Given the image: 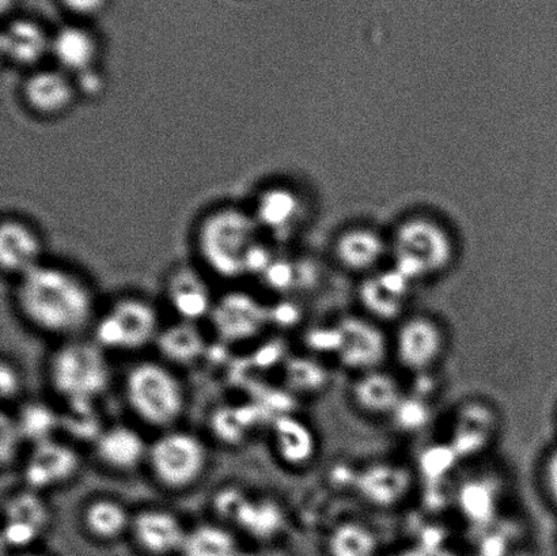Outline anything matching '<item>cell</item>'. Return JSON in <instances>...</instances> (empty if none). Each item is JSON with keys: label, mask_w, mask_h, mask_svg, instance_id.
<instances>
[{"label": "cell", "mask_w": 557, "mask_h": 556, "mask_svg": "<svg viewBox=\"0 0 557 556\" xmlns=\"http://www.w3.org/2000/svg\"><path fill=\"white\" fill-rule=\"evenodd\" d=\"M209 462V446L198 434L173 428L150 441L146 467L158 486L184 493L203 479Z\"/></svg>", "instance_id": "277c9868"}, {"label": "cell", "mask_w": 557, "mask_h": 556, "mask_svg": "<svg viewBox=\"0 0 557 556\" xmlns=\"http://www.w3.org/2000/svg\"><path fill=\"white\" fill-rule=\"evenodd\" d=\"M14 556H47V555H44L41 553L32 552V549H29V552L15 553Z\"/></svg>", "instance_id": "d590c367"}, {"label": "cell", "mask_w": 557, "mask_h": 556, "mask_svg": "<svg viewBox=\"0 0 557 556\" xmlns=\"http://www.w3.org/2000/svg\"><path fill=\"white\" fill-rule=\"evenodd\" d=\"M76 92L84 97H98L106 90V78L96 67L73 76Z\"/></svg>", "instance_id": "1f68e13d"}, {"label": "cell", "mask_w": 557, "mask_h": 556, "mask_svg": "<svg viewBox=\"0 0 557 556\" xmlns=\"http://www.w3.org/2000/svg\"><path fill=\"white\" fill-rule=\"evenodd\" d=\"M272 444L277 459L293 470L308 466L317 454L313 430L289 413H283L272 423Z\"/></svg>", "instance_id": "ac0fdd59"}, {"label": "cell", "mask_w": 557, "mask_h": 556, "mask_svg": "<svg viewBox=\"0 0 557 556\" xmlns=\"http://www.w3.org/2000/svg\"><path fill=\"white\" fill-rule=\"evenodd\" d=\"M22 443H24V438H22L20 430L16 428L14 416L3 412L2 422H0V446H2L4 470L9 465H13Z\"/></svg>", "instance_id": "f1b7e54d"}, {"label": "cell", "mask_w": 557, "mask_h": 556, "mask_svg": "<svg viewBox=\"0 0 557 556\" xmlns=\"http://www.w3.org/2000/svg\"><path fill=\"white\" fill-rule=\"evenodd\" d=\"M166 297L178 320L189 323L210 318L215 304L203 277L187 269L174 272L168 283Z\"/></svg>", "instance_id": "e0dca14e"}, {"label": "cell", "mask_w": 557, "mask_h": 556, "mask_svg": "<svg viewBox=\"0 0 557 556\" xmlns=\"http://www.w3.org/2000/svg\"><path fill=\"white\" fill-rule=\"evenodd\" d=\"M404 391L395 375L382 369L359 374L352 385V399L370 417H392L404 400Z\"/></svg>", "instance_id": "2e32d148"}, {"label": "cell", "mask_w": 557, "mask_h": 556, "mask_svg": "<svg viewBox=\"0 0 557 556\" xmlns=\"http://www.w3.org/2000/svg\"><path fill=\"white\" fill-rule=\"evenodd\" d=\"M133 514L122 501L100 495L87 501L81 511V524L95 541L111 543L129 533Z\"/></svg>", "instance_id": "ffe728a7"}, {"label": "cell", "mask_w": 557, "mask_h": 556, "mask_svg": "<svg viewBox=\"0 0 557 556\" xmlns=\"http://www.w3.org/2000/svg\"><path fill=\"white\" fill-rule=\"evenodd\" d=\"M238 539L225 522H198L189 527L180 556H239Z\"/></svg>", "instance_id": "cb8c5ba5"}, {"label": "cell", "mask_w": 557, "mask_h": 556, "mask_svg": "<svg viewBox=\"0 0 557 556\" xmlns=\"http://www.w3.org/2000/svg\"><path fill=\"white\" fill-rule=\"evenodd\" d=\"M379 547L375 533L358 521L342 522L326 539L327 556H376Z\"/></svg>", "instance_id": "484cf974"}, {"label": "cell", "mask_w": 557, "mask_h": 556, "mask_svg": "<svg viewBox=\"0 0 557 556\" xmlns=\"http://www.w3.org/2000/svg\"><path fill=\"white\" fill-rule=\"evenodd\" d=\"M51 37L36 22L16 20L2 33L3 58L18 67H35L51 54Z\"/></svg>", "instance_id": "d6986e66"}, {"label": "cell", "mask_w": 557, "mask_h": 556, "mask_svg": "<svg viewBox=\"0 0 557 556\" xmlns=\"http://www.w3.org/2000/svg\"><path fill=\"white\" fill-rule=\"evenodd\" d=\"M14 301L26 324L60 342L84 336L98 314L90 283L62 265L40 263L16 277Z\"/></svg>", "instance_id": "6da1fadb"}, {"label": "cell", "mask_w": 557, "mask_h": 556, "mask_svg": "<svg viewBox=\"0 0 557 556\" xmlns=\"http://www.w3.org/2000/svg\"><path fill=\"white\" fill-rule=\"evenodd\" d=\"M22 383L24 381L18 367L9 358H3L0 365V394L3 401L15 400L21 394Z\"/></svg>", "instance_id": "4dcf8cb0"}, {"label": "cell", "mask_w": 557, "mask_h": 556, "mask_svg": "<svg viewBox=\"0 0 557 556\" xmlns=\"http://www.w3.org/2000/svg\"><path fill=\"white\" fill-rule=\"evenodd\" d=\"M258 222L247 212L237 209L212 212L199 231L201 258L223 277L247 274V259L258 243Z\"/></svg>", "instance_id": "5b68a950"}, {"label": "cell", "mask_w": 557, "mask_h": 556, "mask_svg": "<svg viewBox=\"0 0 557 556\" xmlns=\"http://www.w3.org/2000/svg\"><path fill=\"white\" fill-rule=\"evenodd\" d=\"M14 419L22 438L32 445L57 437L54 433L60 427L58 413L42 401H30L21 406Z\"/></svg>", "instance_id": "4316f807"}, {"label": "cell", "mask_w": 557, "mask_h": 556, "mask_svg": "<svg viewBox=\"0 0 557 556\" xmlns=\"http://www.w3.org/2000/svg\"><path fill=\"white\" fill-rule=\"evenodd\" d=\"M232 522L256 541L271 542L283 531L286 516L276 501L248 494Z\"/></svg>", "instance_id": "603a6c76"}, {"label": "cell", "mask_w": 557, "mask_h": 556, "mask_svg": "<svg viewBox=\"0 0 557 556\" xmlns=\"http://www.w3.org/2000/svg\"><path fill=\"white\" fill-rule=\"evenodd\" d=\"M293 210L294 200L286 190L271 189L269 193L260 195L253 217L259 227L281 231L286 225Z\"/></svg>", "instance_id": "83f0119b"}, {"label": "cell", "mask_w": 557, "mask_h": 556, "mask_svg": "<svg viewBox=\"0 0 557 556\" xmlns=\"http://www.w3.org/2000/svg\"><path fill=\"white\" fill-rule=\"evenodd\" d=\"M27 108L42 118H57L73 106L76 92L73 76L62 70H37L22 86Z\"/></svg>", "instance_id": "5bb4252c"}, {"label": "cell", "mask_w": 557, "mask_h": 556, "mask_svg": "<svg viewBox=\"0 0 557 556\" xmlns=\"http://www.w3.org/2000/svg\"><path fill=\"white\" fill-rule=\"evenodd\" d=\"M188 527L173 510L147 506L134 511L129 535L136 546L150 556H169L182 552Z\"/></svg>", "instance_id": "8fae6325"}, {"label": "cell", "mask_w": 557, "mask_h": 556, "mask_svg": "<svg viewBox=\"0 0 557 556\" xmlns=\"http://www.w3.org/2000/svg\"><path fill=\"white\" fill-rule=\"evenodd\" d=\"M123 396L134 417L160 433L176 428L187 408L182 378L161 358L131 365L123 378Z\"/></svg>", "instance_id": "3957f363"}, {"label": "cell", "mask_w": 557, "mask_h": 556, "mask_svg": "<svg viewBox=\"0 0 557 556\" xmlns=\"http://www.w3.org/2000/svg\"><path fill=\"white\" fill-rule=\"evenodd\" d=\"M51 522L52 510L42 493L27 487L11 493L3 503V544L15 553L29 552Z\"/></svg>", "instance_id": "ba28073f"}, {"label": "cell", "mask_w": 557, "mask_h": 556, "mask_svg": "<svg viewBox=\"0 0 557 556\" xmlns=\"http://www.w3.org/2000/svg\"><path fill=\"white\" fill-rule=\"evenodd\" d=\"M544 484L550 499L557 505V449H555L553 454L548 456L547 461H545Z\"/></svg>", "instance_id": "d6a6232c"}, {"label": "cell", "mask_w": 557, "mask_h": 556, "mask_svg": "<svg viewBox=\"0 0 557 556\" xmlns=\"http://www.w3.org/2000/svg\"><path fill=\"white\" fill-rule=\"evenodd\" d=\"M162 361L172 367H188L203 356L207 341L198 323L178 320L177 324L162 326L156 345Z\"/></svg>", "instance_id": "7402d4cb"}, {"label": "cell", "mask_w": 557, "mask_h": 556, "mask_svg": "<svg viewBox=\"0 0 557 556\" xmlns=\"http://www.w3.org/2000/svg\"><path fill=\"white\" fill-rule=\"evenodd\" d=\"M82 459L74 445L57 437L30 446L22 462L25 487L46 494L78 477Z\"/></svg>", "instance_id": "52a82bcc"}, {"label": "cell", "mask_w": 557, "mask_h": 556, "mask_svg": "<svg viewBox=\"0 0 557 556\" xmlns=\"http://www.w3.org/2000/svg\"><path fill=\"white\" fill-rule=\"evenodd\" d=\"M42 242L29 223L5 220L0 228V261L5 274L18 277L42 263Z\"/></svg>", "instance_id": "9a60e30c"}, {"label": "cell", "mask_w": 557, "mask_h": 556, "mask_svg": "<svg viewBox=\"0 0 557 556\" xmlns=\"http://www.w3.org/2000/svg\"><path fill=\"white\" fill-rule=\"evenodd\" d=\"M162 326L154 304L124 296L97 314L91 339L107 353H136L154 346Z\"/></svg>", "instance_id": "8992f818"}, {"label": "cell", "mask_w": 557, "mask_h": 556, "mask_svg": "<svg viewBox=\"0 0 557 556\" xmlns=\"http://www.w3.org/2000/svg\"><path fill=\"white\" fill-rule=\"evenodd\" d=\"M51 54L58 69L71 76L96 67L97 38L79 26H65L51 40Z\"/></svg>", "instance_id": "44dd1931"}, {"label": "cell", "mask_w": 557, "mask_h": 556, "mask_svg": "<svg viewBox=\"0 0 557 556\" xmlns=\"http://www.w3.org/2000/svg\"><path fill=\"white\" fill-rule=\"evenodd\" d=\"M47 378L54 394L70 410H92L111 385L108 353L91 337L60 342L48 358Z\"/></svg>", "instance_id": "7a4b0ae2"}, {"label": "cell", "mask_w": 557, "mask_h": 556, "mask_svg": "<svg viewBox=\"0 0 557 556\" xmlns=\"http://www.w3.org/2000/svg\"><path fill=\"white\" fill-rule=\"evenodd\" d=\"M446 332L435 320L417 316L398 325L393 353L408 372L424 374L433 370L446 351Z\"/></svg>", "instance_id": "9c48e42d"}, {"label": "cell", "mask_w": 557, "mask_h": 556, "mask_svg": "<svg viewBox=\"0 0 557 556\" xmlns=\"http://www.w3.org/2000/svg\"><path fill=\"white\" fill-rule=\"evenodd\" d=\"M302 365L305 373L299 362L293 365L294 372L289 374H292V379L294 380V386L306 392L321 390L327 381L325 369L321 368L319 363L311 361H302Z\"/></svg>", "instance_id": "f546056e"}, {"label": "cell", "mask_w": 557, "mask_h": 556, "mask_svg": "<svg viewBox=\"0 0 557 556\" xmlns=\"http://www.w3.org/2000/svg\"><path fill=\"white\" fill-rule=\"evenodd\" d=\"M65 8L78 15H95L106 5L107 0H63Z\"/></svg>", "instance_id": "836d02e7"}, {"label": "cell", "mask_w": 557, "mask_h": 556, "mask_svg": "<svg viewBox=\"0 0 557 556\" xmlns=\"http://www.w3.org/2000/svg\"><path fill=\"white\" fill-rule=\"evenodd\" d=\"M337 361L342 367L359 374L381 369L389 354V342L380 325L348 316L336 324Z\"/></svg>", "instance_id": "30bf717a"}, {"label": "cell", "mask_w": 557, "mask_h": 556, "mask_svg": "<svg viewBox=\"0 0 557 556\" xmlns=\"http://www.w3.org/2000/svg\"><path fill=\"white\" fill-rule=\"evenodd\" d=\"M150 443L138 429L117 423L102 429L92 441L97 460L117 473H129L146 466Z\"/></svg>", "instance_id": "4fadbf2b"}, {"label": "cell", "mask_w": 557, "mask_h": 556, "mask_svg": "<svg viewBox=\"0 0 557 556\" xmlns=\"http://www.w3.org/2000/svg\"><path fill=\"white\" fill-rule=\"evenodd\" d=\"M239 556H288L286 553L283 552L281 548L276 547H260L256 549H249V552H242Z\"/></svg>", "instance_id": "e575fe53"}, {"label": "cell", "mask_w": 557, "mask_h": 556, "mask_svg": "<svg viewBox=\"0 0 557 556\" xmlns=\"http://www.w3.org/2000/svg\"><path fill=\"white\" fill-rule=\"evenodd\" d=\"M408 472L400 467L376 466L362 478V493L369 503L380 506L398 503L408 492Z\"/></svg>", "instance_id": "d4e9b609"}, {"label": "cell", "mask_w": 557, "mask_h": 556, "mask_svg": "<svg viewBox=\"0 0 557 556\" xmlns=\"http://www.w3.org/2000/svg\"><path fill=\"white\" fill-rule=\"evenodd\" d=\"M210 320L216 335L226 342H245L259 336L270 323V309L250 294L228 293L215 301Z\"/></svg>", "instance_id": "7c38bea8"}]
</instances>
